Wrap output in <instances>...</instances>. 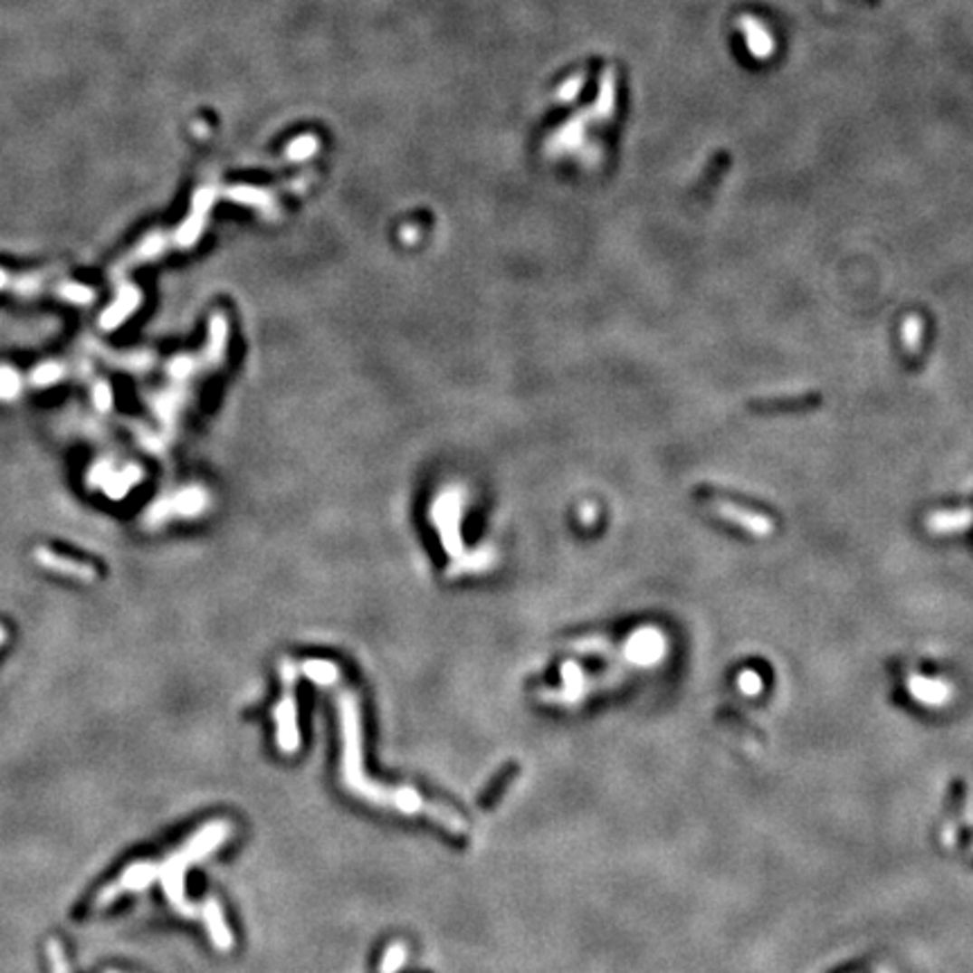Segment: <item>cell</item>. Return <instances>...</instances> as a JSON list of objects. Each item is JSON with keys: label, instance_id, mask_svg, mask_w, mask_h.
Masks as SVG:
<instances>
[{"label": "cell", "instance_id": "1", "mask_svg": "<svg viewBox=\"0 0 973 973\" xmlns=\"http://www.w3.org/2000/svg\"><path fill=\"white\" fill-rule=\"evenodd\" d=\"M225 349H228V320H225L224 313H212L205 348L196 354L172 358V363L167 366L169 386L151 396V408L156 410L160 424H163L165 437L174 435L178 413L183 410L186 401L190 399L192 384L201 375L216 370L224 363Z\"/></svg>", "mask_w": 973, "mask_h": 973}, {"label": "cell", "instance_id": "2", "mask_svg": "<svg viewBox=\"0 0 973 973\" xmlns=\"http://www.w3.org/2000/svg\"><path fill=\"white\" fill-rule=\"evenodd\" d=\"M340 712V730H343V758H340V779L354 796L379 806H392L395 788L381 787L363 773V730L361 710L354 692L340 690L336 694Z\"/></svg>", "mask_w": 973, "mask_h": 973}, {"label": "cell", "instance_id": "3", "mask_svg": "<svg viewBox=\"0 0 973 973\" xmlns=\"http://www.w3.org/2000/svg\"><path fill=\"white\" fill-rule=\"evenodd\" d=\"M230 834H233L230 823L215 820V823L205 825L201 832L195 834L181 850L174 852L165 863L158 865L160 885H163L169 903H172L178 912H183V915L187 917H198V908L195 903L187 901L186 897V873L190 865L198 863V861L210 856L215 850H219V845L228 841Z\"/></svg>", "mask_w": 973, "mask_h": 973}, {"label": "cell", "instance_id": "4", "mask_svg": "<svg viewBox=\"0 0 973 973\" xmlns=\"http://www.w3.org/2000/svg\"><path fill=\"white\" fill-rule=\"evenodd\" d=\"M282 674L284 694L282 701L275 708V741L282 753L291 755L300 749V728H298V699H295V681H298V667L291 661H282L280 667Z\"/></svg>", "mask_w": 973, "mask_h": 973}, {"label": "cell", "instance_id": "5", "mask_svg": "<svg viewBox=\"0 0 973 973\" xmlns=\"http://www.w3.org/2000/svg\"><path fill=\"white\" fill-rule=\"evenodd\" d=\"M431 519L435 520V528L440 529L442 546L446 555L455 561L464 557L463 537H460V519H463V493L458 489L440 493L431 510Z\"/></svg>", "mask_w": 973, "mask_h": 973}, {"label": "cell", "instance_id": "6", "mask_svg": "<svg viewBox=\"0 0 973 973\" xmlns=\"http://www.w3.org/2000/svg\"><path fill=\"white\" fill-rule=\"evenodd\" d=\"M158 879V865L149 863V861H140V863H133L131 868L124 870L113 883L106 885L104 890L95 899V908H104L109 903H113L119 894L124 892H136V890H145L151 881Z\"/></svg>", "mask_w": 973, "mask_h": 973}, {"label": "cell", "instance_id": "7", "mask_svg": "<svg viewBox=\"0 0 973 973\" xmlns=\"http://www.w3.org/2000/svg\"><path fill=\"white\" fill-rule=\"evenodd\" d=\"M207 507V493L198 487L183 489L167 501L156 502L149 511V520H165L169 516H196Z\"/></svg>", "mask_w": 973, "mask_h": 973}, {"label": "cell", "instance_id": "8", "mask_svg": "<svg viewBox=\"0 0 973 973\" xmlns=\"http://www.w3.org/2000/svg\"><path fill=\"white\" fill-rule=\"evenodd\" d=\"M34 561L39 566H43L45 570H52V573H62L71 579H80V582H95L98 579V570L91 564L84 561L68 559V557L57 555V552L48 550V548H36L34 550Z\"/></svg>", "mask_w": 973, "mask_h": 973}, {"label": "cell", "instance_id": "9", "mask_svg": "<svg viewBox=\"0 0 973 973\" xmlns=\"http://www.w3.org/2000/svg\"><path fill=\"white\" fill-rule=\"evenodd\" d=\"M140 302L142 293L138 291L131 282L118 284V298H115V302L100 316V327L104 331L118 329V327L140 307Z\"/></svg>", "mask_w": 973, "mask_h": 973}, {"label": "cell", "instance_id": "10", "mask_svg": "<svg viewBox=\"0 0 973 973\" xmlns=\"http://www.w3.org/2000/svg\"><path fill=\"white\" fill-rule=\"evenodd\" d=\"M201 915L207 926V933H210L212 944H215L219 951H230L234 944V938H233V933H230L228 924H225V917H224V911H221L219 901L212 897L205 899V903H203V908H201Z\"/></svg>", "mask_w": 973, "mask_h": 973}, {"label": "cell", "instance_id": "11", "mask_svg": "<svg viewBox=\"0 0 973 973\" xmlns=\"http://www.w3.org/2000/svg\"><path fill=\"white\" fill-rule=\"evenodd\" d=\"M911 692L915 699L924 701L926 705H942L944 701H947L949 696V690L942 685V682H935V681H926V679H911Z\"/></svg>", "mask_w": 973, "mask_h": 973}, {"label": "cell", "instance_id": "12", "mask_svg": "<svg viewBox=\"0 0 973 973\" xmlns=\"http://www.w3.org/2000/svg\"><path fill=\"white\" fill-rule=\"evenodd\" d=\"M300 672H302L304 676H309L313 682H318V685L322 687H329V685H336L339 682V667L334 665V663L329 661H304L302 665H300Z\"/></svg>", "mask_w": 973, "mask_h": 973}, {"label": "cell", "instance_id": "13", "mask_svg": "<svg viewBox=\"0 0 973 973\" xmlns=\"http://www.w3.org/2000/svg\"><path fill=\"white\" fill-rule=\"evenodd\" d=\"M68 367L63 366V363H57V361H50V363H43V366H39L36 370H32L30 379H27V384L30 386H36V388H48V386L52 384H59V381H63L68 377Z\"/></svg>", "mask_w": 973, "mask_h": 973}, {"label": "cell", "instance_id": "14", "mask_svg": "<svg viewBox=\"0 0 973 973\" xmlns=\"http://www.w3.org/2000/svg\"><path fill=\"white\" fill-rule=\"evenodd\" d=\"M408 960V949L404 942H392L384 953V960H381L379 973H396Z\"/></svg>", "mask_w": 973, "mask_h": 973}, {"label": "cell", "instance_id": "15", "mask_svg": "<svg viewBox=\"0 0 973 973\" xmlns=\"http://www.w3.org/2000/svg\"><path fill=\"white\" fill-rule=\"evenodd\" d=\"M45 951H48V960H50V967H52V973H71V967H68V960H66V953H63L62 942H59L57 938L48 940V947H45Z\"/></svg>", "mask_w": 973, "mask_h": 973}, {"label": "cell", "instance_id": "16", "mask_svg": "<svg viewBox=\"0 0 973 973\" xmlns=\"http://www.w3.org/2000/svg\"><path fill=\"white\" fill-rule=\"evenodd\" d=\"M21 392V377L9 367H0V399H14Z\"/></svg>", "mask_w": 973, "mask_h": 973}, {"label": "cell", "instance_id": "17", "mask_svg": "<svg viewBox=\"0 0 973 973\" xmlns=\"http://www.w3.org/2000/svg\"><path fill=\"white\" fill-rule=\"evenodd\" d=\"M93 404L98 410H109L113 405V390L106 381H98L93 386Z\"/></svg>", "mask_w": 973, "mask_h": 973}, {"label": "cell", "instance_id": "18", "mask_svg": "<svg viewBox=\"0 0 973 973\" xmlns=\"http://www.w3.org/2000/svg\"><path fill=\"white\" fill-rule=\"evenodd\" d=\"M313 149H316V140H311V138H300V140H295L291 147H289V156L291 158H307L309 154H313Z\"/></svg>", "mask_w": 973, "mask_h": 973}, {"label": "cell", "instance_id": "19", "mask_svg": "<svg viewBox=\"0 0 973 973\" xmlns=\"http://www.w3.org/2000/svg\"><path fill=\"white\" fill-rule=\"evenodd\" d=\"M739 685L741 690L746 692V694H755V692H759V685H762V681H759V676L755 674V672H744L739 679Z\"/></svg>", "mask_w": 973, "mask_h": 973}, {"label": "cell", "instance_id": "20", "mask_svg": "<svg viewBox=\"0 0 973 973\" xmlns=\"http://www.w3.org/2000/svg\"><path fill=\"white\" fill-rule=\"evenodd\" d=\"M5 638H7V634H5V629H3V626H0V644L5 643Z\"/></svg>", "mask_w": 973, "mask_h": 973}]
</instances>
